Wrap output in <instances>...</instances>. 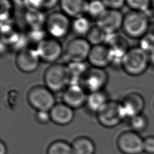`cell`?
<instances>
[{"mask_svg":"<svg viewBox=\"0 0 154 154\" xmlns=\"http://www.w3.org/2000/svg\"><path fill=\"white\" fill-rule=\"evenodd\" d=\"M1 11L0 17L1 22H6L10 19L13 10V3L10 0H0Z\"/></svg>","mask_w":154,"mask_h":154,"instance_id":"obj_29","label":"cell"},{"mask_svg":"<svg viewBox=\"0 0 154 154\" xmlns=\"http://www.w3.org/2000/svg\"><path fill=\"white\" fill-rule=\"evenodd\" d=\"M7 149L5 144L1 140L0 142V154H7Z\"/></svg>","mask_w":154,"mask_h":154,"instance_id":"obj_34","label":"cell"},{"mask_svg":"<svg viewBox=\"0 0 154 154\" xmlns=\"http://www.w3.org/2000/svg\"><path fill=\"white\" fill-rule=\"evenodd\" d=\"M150 24L144 12L130 10L124 14L122 29L128 37L140 39L149 32Z\"/></svg>","mask_w":154,"mask_h":154,"instance_id":"obj_3","label":"cell"},{"mask_svg":"<svg viewBox=\"0 0 154 154\" xmlns=\"http://www.w3.org/2000/svg\"><path fill=\"white\" fill-rule=\"evenodd\" d=\"M107 34L96 24L93 25L86 35V39L92 46L104 44Z\"/></svg>","mask_w":154,"mask_h":154,"instance_id":"obj_21","label":"cell"},{"mask_svg":"<svg viewBox=\"0 0 154 154\" xmlns=\"http://www.w3.org/2000/svg\"><path fill=\"white\" fill-rule=\"evenodd\" d=\"M72 29L70 17L61 11H53L46 19L45 29L51 37L59 39L66 37Z\"/></svg>","mask_w":154,"mask_h":154,"instance_id":"obj_5","label":"cell"},{"mask_svg":"<svg viewBox=\"0 0 154 154\" xmlns=\"http://www.w3.org/2000/svg\"><path fill=\"white\" fill-rule=\"evenodd\" d=\"M71 145L74 154H94V144L88 137H78L73 141Z\"/></svg>","mask_w":154,"mask_h":154,"instance_id":"obj_20","label":"cell"},{"mask_svg":"<svg viewBox=\"0 0 154 154\" xmlns=\"http://www.w3.org/2000/svg\"><path fill=\"white\" fill-rule=\"evenodd\" d=\"M126 5L131 10L144 12L152 6V0H126Z\"/></svg>","mask_w":154,"mask_h":154,"instance_id":"obj_27","label":"cell"},{"mask_svg":"<svg viewBox=\"0 0 154 154\" xmlns=\"http://www.w3.org/2000/svg\"><path fill=\"white\" fill-rule=\"evenodd\" d=\"M61 11L73 19L84 16L87 14L88 1L87 0H60Z\"/></svg>","mask_w":154,"mask_h":154,"instance_id":"obj_16","label":"cell"},{"mask_svg":"<svg viewBox=\"0 0 154 154\" xmlns=\"http://www.w3.org/2000/svg\"><path fill=\"white\" fill-rule=\"evenodd\" d=\"M45 85L53 93L64 90L71 82L67 64L55 63L45 70L43 75Z\"/></svg>","mask_w":154,"mask_h":154,"instance_id":"obj_2","label":"cell"},{"mask_svg":"<svg viewBox=\"0 0 154 154\" xmlns=\"http://www.w3.org/2000/svg\"><path fill=\"white\" fill-rule=\"evenodd\" d=\"M144 140L135 131L122 134L117 139L119 149L124 154H141L144 151Z\"/></svg>","mask_w":154,"mask_h":154,"instance_id":"obj_11","label":"cell"},{"mask_svg":"<svg viewBox=\"0 0 154 154\" xmlns=\"http://www.w3.org/2000/svg\"><path fill=\"white\" fill-rule=\"evenodd\" d=\"M87 92L79 84H70L63 91V103L72 109L79 108L86 104Z\"/></svg>","mask_w":154,"mask_h":154,"instance_id":"obj_14","label":"cell"},{"mask_svg":"<svg viewBox=\"0 0 154 154\" xmlns=\"http://www.w3.org/2000/svg\"><path fill=\"white\" fill-rule=\"evenodd\" d=\"M120 103L125 119L141 114L145 105L143 96L135 91L127 93Z\"/></svg>","mask_w":154,"mask_h":154,"instance_id":"obj_13","label":"cell"},{"mask_svg":"<svg viewBox=\"0 0 154 154\" xmlns=\"http://www.w3.org/2000/svg\"><path fill=\"white\" fill-rule=\"evenodd\" d=\"M108 100L107 96L103 91H96L88 94L86 105L91 111L97 114Z\"/></svg>","mask_w":154,"mask_h":154,"instance_id":"obj_19","label":"cell"},{"mask_svg":"<svg viewBox=\"0 0 154 154\" xmlns=\"http://www.w3.org/2000/svg\"><path fill=\"white\" fill-rule=\"evenodd\" d=\"M35 118L37 122L41 124H46L51 120L49 111H37Z\"/></svg>","mask_w":154,"mask_h":154,"instance_id":"obj_32","label":"cell"},{"mask_svg":"<svg viewBox=\"0 0 154 154\" xmlns=\"http://www.w3.org/2000/svg\"><path fill=\"white\" fill-rule=\"evenodd\" d=\"M108 9L119 10L126 5V0H101Z\"/></svg>","mask_w":154,"mask_h":154,"instance_id":"obj_31","label":"cell"},{"mask_svg":"<svg viewBox=\"0 0 154 154\" xmlns=\"http://www.w3.org/2000/svg\"><path fill=\"white\" fill-rule=\"evenodd\" d=\"M87 60L93 67L105 69L112 63L109 48L105 44L91 46Z\"/></svg>","mask_w":154,"mask_h":154,"instance_id":"obj_15","label":"cell"},{"mask_svg":"<svg viewBox=\"0 0 154 154\" xmlns=\"http://www.w3.org/2000/svg\"><path fill=\"white\" fill-rule=\"evenodd\" d=\"M46 17L43 15V11L28 7L26 9L24 14V20L29 29H39L45 28Z\"/></svg>","mask_w":154,"mask_h":154,"instance_id":"obj_18","label":"cell"},{"mask_svg":"<svg viewBox=\"0 0 154 154\" xmlns=\"http://www.w3.org/2000/svg\"><path fill=\"white\" fill-rule=\"evenodd\" d=\"M106 9L101 0H91L88 1L87 14L97 19Z\"/></svg>","mask_w":154,"mask_h":154,"instance_id":"obj_26","label":"cell"},{"mask_svg":"<svg viewBox=\"0 0 154 154\" xmlns=\"http://www.w3.org/2000/svg\"><path fill=\"white\" fill-rule=\"evenodd\" d=\"M146 119L141 114L135 116L131 119L130 125L135 132H140L144 130L147 126Z\"/></svg>","mask_w":154,"mask_h":154,"instance_id":"obj_30","label":"cell"},{"mask_svg":"<svg viewBox=\"0 0 154 154\" xmlns=\"http://www.w3.org/2000/svg\"><path fill=\"white\" fill-rule=\"evenodd\" d=\"M120 66L128 75H141L150 66L149 54L138 46L129 48L123 57Z\"/></svg>","mask_w":154,"mask_h":154,"instance_id":"obj_1","label":"cell"},{"mask_svg":"<svg viewBox=\"0 0 154 154\" xmlns=\"http://www.w3.org/2000/svg\"><path fill=\"white\" fill-rule=\"evenodd\" d=\"M92 25L90 20L85 16L73 19L72 22V29L77 35H87Z\"/></svg>","mask_w":154,"mask_h":154,"instance_id":"obj_22","label":"cell"},{"mask_svg":"<svg viewBox=\"0 0 154 154\" xmlns=\"http://www.w3.org/2000/svg\"><path fill=\"white\" fill-rule=\"evenodd\" d=\"M138 46L147 54L154 51V32H148L139 39Z\"/></svg>","mask_w":154,"mask_h":154,"instance_id":"obj_28","label":"cell"},{"mask_svg":"<svg viewBox=\"0 0 154 154\" xmlns=\"http://www.w3.org/2000/svg\"><path fill=\"white\" fill-rule=\"evenodd\" d=\"M60 0H28V7L41 11L49 10L56 7Z\"/></svg>","mask_w":154,"mask_h":154,"instance_id":"obj_25","label":"cell"},{"mask_svg":"<svg viewBox=\"0 0 154 154\" xmlns=\"http://www.w3.org/2000/svg\"><path fill=\"white\" fill-rule=\"evenodd\" d=\"M47 154H74L72 145L64 141H56L50 144Z\"/></svg>","mask_w":154,"mask_h":154,"instance_id":"obj_24","label":"cell"},{"mask_svg":"<svg viewBox=\"0 0 154 154\" xmlns=\"http://www.w3.org/2000/svg\"><path fill=\"white\" fill-rule=\"evenodd\" d=\"M40 60L46 63H55L63 55L64 49L58 39L45 38L36 46Z\"/></svg>","mask_w":154,"mask_h":154,"instance_id":"obj_9","label":"cell"},{"mask_svg":"<svg viewBox=\"0 0 154 154\" xmlns=\"http://www.w3.org/2000/svg\"><path fill=\"white\" fill-rule=\"evenodd\" d=\"M91 47L86 38L81 37L73 38L64 49V57L69 63L84 62L88 58Z\"/></svg>","mask_w":154,"mask_h":154,"instance_id":"obj_7","label":"cell"},{"mask_svg":"<svg viewBox=\"0 0 154 154\" xmlns=\"http://www.w3.org/2000/svg\"><path fill=\"white\" fill-rule=\"evenodd\" d=\"M40 58L36 49L26 47L18 51L15 63L17 69L26 73L34 72L39 66Z\"/></svg>","mask_w":154,"mask_h":154,"instance_id":"obj_10","label":"cell"},{"mask_svg":"<svg viewBox=\"0 0 154 154\" xmlns=\"http://www.w3.org/2000/svg\"><path fill=\"white\" fill-rule=\"evenodd\" d=\"M152 23H153V26H154V22H153Z\"/></svg>","mask_w":154,"mask_h":154,"instance_id":"obj_36","label":"cell"},{"mask_svg":"<svg viewBox=\"0 0 154 154\" xmlns=\"http://www.w3.org/2000/svg\"><path fill=\"white\" fill-rule=\"evenodd\" d=\"M29 104L37 111H50L55 105V98L54 93L43 85H34L27 93Z\"/></svg>","mask_w":154,"mask_h":154,"instance_id":"obj_4","label":"cell"},{"mask_svg":"<svg viewBox=\"0 0 154 154\" xmlns=\"http://www.w3.org/2000/svg\"><path fill=\"white\" fill-rule=\"evenodd\" d=\"M96 114L99 122L106 128L115 127L125 119L121 103L116 100H108Z\"/></svg>","mask_w":154,"mask_h":154,"instance_id":"obj_8","label":"cell"},{"mask_svg":"<svg viewBox=\"0 0 154 154\" xmlns=\"http://www.w3.org/2000/svg\"><path fill=\"white\" fill-rule=\"evenodd\" d=\"M70 76V84H79V79L88 68L84 62H72L67 64Z\"/></svg>","mask_w":154,"mask_h":154,"instance_id":"obj_23","label":"cell"},{"mask_svg":"<svg viewBox=\"0 0 154 154\" xmlns=\"http://www.w3.org/2000/svg\"><path fill=\"white\" fill-rule=\"evenodd\" d=\"M144 151L148 153H154V137H149L144 139Z\"/></svg>","mask_w":154,"mask_h":154,"instance_id":"obj_33","label":"cell"},{"mask_svg":"<svg viewBox=\"0 0 154 154\" xmlns=\"http://www.w3.org/2000/svg\"><path fill=\"white\" fill-rule=\"evenodd\" d=\"M90 1H91V0H90Z\"/></svg>","mask_w":154,"mask_h":154,"instance_id":"obj_37","label":"cell"},{"mask_svg":"<svg viewBox=\"0 0 154 154\" xmlns=\"http://www.w3.org/2000/svg\"><path fill=\"white\" fill-rule=\"evenodd\" d=\"M124 15L119 10L106 8L96 19V25L106 34L116 33L122 28Z\"/></svg>","mask_w":154,"mask_h":154,"instance_id":"obj_12","label":"cell"},{"mask_svg":"<svg viewBox=\"0 0 154 154\" xmlns=\"http://www.w3.org/2000/svg\"><path fill=\"white\" fill-rule=\"evenodd\" d=\"M108 80L104 69L91 66L88 67L79 79V84L89 93L102 91Z\"/></svg>","mask_w":154,"mask_h":154,"instance_id":"obj_6","label":"cell"},{"mask_svg":"<svg viewBox=\"0 0 154 154\" xmlns=\"http://www.w3.org/2000/svg\"><path fill=\"white\" fill-rule=\"evenodd\" d=\"M49 112L51 120L60 125L70 123L74 117L73 109L63 102L55 103Z\"/></svg>","mask_w":154,"mask_h":154,"instance_id":"obj_17","label":"cell"},{"mask_svg":"<svg viewBox=\"0 0 154 154\" xmlns=\"http://www.w3.org/2000/svg\"><path fill=\"white\" fill-rule=\"evenodd\" d=\"M149 60H150V66L154 67V51L149 54Z\"/></svg>","mask_w":154,"mask_h":154,"instance_id":"obj_35","label":"cell"}]
</instances>
